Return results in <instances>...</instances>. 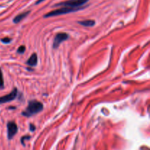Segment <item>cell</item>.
<instances>
[{
	"label": "cell",
	"instance_id": "4",
	"mask_svg": "<svg viewBox=\"0 0 150 150\" xmlns=\"http://www.w3.org/2000/svg\"><path fill=\"white\" fill-rule=\"evenodd\" d=\"M7 137L8 139H12L18 132V126L14 122H9L7 123Z\"/></svg>",
	"mask_w": 150,
	"mask_h": 150
},
{
	"label": "cell",
	"instance_id": "14",
	"mask_svg": "<svg viewBox=\"0 0 150 150\" xmlns=\"http://www.w3.org/2000/svg\"><path fill=\"white\" fill-rule=\"evenodd\" d=\"M42 1H44V0H38V1H36V3H35V4H40V3L42 2Z\"/></svg>",
	"mask_w": 150,
	"mask_h": 150
},
{
	"label": "cell",
	"instance_id": "1",
	"mask_svg": "<svg viewBox=\"0 0 150 150\" xmlns=\"http://www.w3.org/2000/svg\"><path fill=\"white\" fill-rule=\"evenodd\" d=\"M43 108V105L42 103L37 100H32L29 103L27 108L24 110V111L22 112L24 117H30L40 112Z\"/></svg>",
	"mask_w": 150,
	"mask_h": 150
},
{
	"label": "cell",
	"instance_id": "10",
	"mask_svg": "<svg viewBox=\"0 0 150 150\" xmlns=\"http://www.w3.org/2000/svg\"><path fill=\"white\" fill-rule=\"evenodd\" d=\"M4 86V79H3V74L1 70L0 69V89H3Z\"/></svg>",
	"mask_w": 150,
	"mask_h": 150
},
{
	"label": "cell",
	"instance_id": "6",
	"mask_svg": "<svg viewBox=\"0 0 150 150\" xmlns=\"http://www.w3.org/2000/svg\"><path fill=\"white\" fill-rule=\"evenodd\" d=\"M69 38L68 35L66 33H59L56 35L54 40V44H53V48H57L59 46L60 44Z\"/></svg>",
	"mask_w": 150,
	"mask_h": 150
},
{
	"label": "cell",
	"instance_id": "13",
	"mask_svg": "<svg viewBox=\"0 0 150 150\" xmlns=\"http://www.w3.org/2000/svg\"><path fill=\"white\" fill-rule=\"evenodd\" d=\"M35 125H33L31 124L30 125V130L31 131H35Z\"/></svg>",
	"mask_w": 150,
	"mask_h": 150
},
{
	"label": "cell",
	"instance_id": "11",
	"mask_svg": "<svg viewBox=\"0 0 150 150\" xmlns=\"http://www.w3.org/2000/svg\"><path fill=\"white\" fill-rule=\"evenodd\" d=\"M25 50H26V47H25L24 45H21V46L19 47L18 49V54H23Z\"/></svg>",
	"mask_w": 150,
	"mask_h": 150
},
{
	"label": "cell",
	"instance_id": "5",
	"mask_svg": "<svg viewBox=\"0 0 150 150\" xmlns=\"http://www.w3.org/2000/svg\"><path fill=\"white\" fill-rule=\"evenodd\" d=\"M18 94V90L16 88H15L10 94L7 95H4L0 98V104L10 102V101H13L16 99V96H17Z\"/></svg>",
	"mask_w": 150,
	"mask_h": 150
},
{
	"label": "cell",
	"instance_id": "3",
	"mask_svg": "<svg viewBox=\"0 0 150 150\" xmlns=\"http://www.w3.org/2000/svg\"><path fill=\"white\" fill-rule=\"evenodd\" d=\"M81 8H70V7H62V8L57 9V10H53V11L49 12L47 14L44 16L45 18H49L53 17V16H60V15H64L66 13H72V12H76L77 10H79Z\"/></svg>",
	"mask_w": 150,
	"mask_h": 150
},
{
	"label": "cell",
	"instance_id": "8",
	"mask_svg": "<svg viewBox=\"0 0 150 150\" xmlns=\"http://www.w3.org/2000/svg\"><path fill=\"white\" fill-rule=\"evenodd\" d=\"M38 63V56H37L36 54H33L30 57V58L28 59L26 64L28 65L31 66V67H33V66H35Z\"/></svg>",
	"mask_w": 150,
	"mask_h": 150
},
{
	"label": "cell",
	"instance_id": "12",
	"mask_svg": "<svg viewBox=\"0 0 150 150\" xmlns=\"http://www.w3.org/2000/svg\"><path fill=\"white\" fill-rule=\"evenodd\" d=\"M1 40V42H4V43H10V42H11V39H10V38H2Z\"/></svg>",
	"mask_w": 150,
	"mask_h": 150
},
{
	"label": "cell",
	"instance_id": "7",
	"mask_svg": "<svg viewBox=\"0 0 150 150\" xmlns=\"http://www.w3.org/2000/svg\"><path fill=\"white\" fill-rule=\"evenodd\" d=\"M29 13H30V11H26V12H23V13L18 15L17 16H16V17L14 18V19H13V22H14L15 23H19V22L21 21L23 19H24L25 18H26V16L29 14Z\"/></svg>",
	"mask_w": 150,
	"mask_h": 150
},
{
	"label": "cell",
	"instance_id": "2",
	"mask_svg": "<svg viewBox=\"0 0 150 150\" xmlns=\"http://www.w3.org/2000/svg\"><path fill=\"white\" fill-rule=\"evenodd\" d=\"M89 0H67L56 4L55 7L62 6V7H70V8H80L81 6L86 4Z\"/></svg>",
	"mask_w": 150,
	"mask_h": 150
},
{
	"label": "cell",
	"instance_id": "9",
	"mask_svg": "<svg viewBox=\"0 0 150 150\" xmlns=\"http://www.w3.org/2000/svg\"><path fill=\"white\" fill-rule=\"evenodd\" d=\"M79 23L84 26H93L95 24V21L94 20H84L79 21Z\"/></svg>",
	"mask_w": 150,
	"mask_h": 150
}]
</instances>
